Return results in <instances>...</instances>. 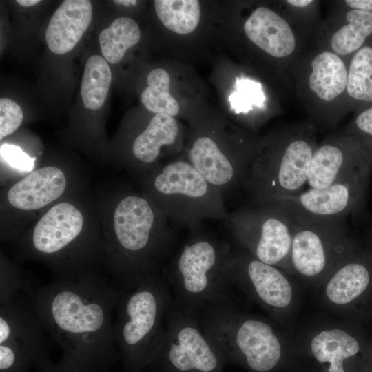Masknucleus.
I'll return each mask as SVG.
<instances>
[{"mask_svg":"<svg viewBox=\"0 0 372 372\" xmlns=\"http://www.w3.org/2000/svg\"><path fill=\"white\" fill-rule=\"evenodd\" d=\"M22 291L74 372H110L120 360L112 313L123 291L111 280L94 273L42 285L30 276Z\"/></svg>","mask_w":372,"mask_h":372,"instance_id":"f257e3e1","label":"nucleus"},{"mask_svg":"<svg viewBox=\"0 0 372 372\" xmlns=\"http://www.w3.org/2000/svg\"><path fill=\"white\" fill-rule=\"evenodd\" d=\"M105 207H99L103 265L111 282L122 291H129L161 271L176 236L167 218L142 192L119 189L110 194Z\"/></svg>","mask_w":372,"mask_h":372,"instance_id":"f03ea898","label":"nucleus"},{"mask_svg":"<svg viewBox=\"0 0 372 372\" xmlns=\"http://www.w3.org/2000/svg\"><path fill=\"white\" fill-rule=\"evenodd\" d=\"M93 207L72 193L49 207L16 241L17 259L42 262L56 278L98 273L103 240Z\"/></svg>","mask_w":372,"mask_h":372,"instance_id":"7ed1b4c3","label":"nucleus"},{"mask_svg":"<svg viewBox=\"0 0 372 372\" xmlns=\"http://www.w3.org/2000/svg\"><path fill=\"white\" fill-rule=\"evenodd\" d=\"M195 317L225 364L249 372H290L294 366L293 334L269 317L247 311L232 293L212 299Z\"/></svg>","mask_w":372,"mask_h":372,"instance_id":"20e7f679","label":"nucleus"},{"mask_svg":"<svg viewBox=\"0 0 372 372\" xmlns=\"http://www.w3.org/2000/svg\"><path fill=\"white\" fill-rule=\"evenodd\" d=\"M313 125H285L260 138L242 187L251 205L300 193L317 147Z\"/></svg>","mask_w":372,"mask_h":372,"instance_id":"39448f33","label":"nucleus"},{"mask_svg":"<svg viewBox=\"0 0 372 372\" xmlns=\"http://www.w3.org/2000/svg\"><path fill=\"white\" fill-rule=\"evenodd\" d=\"M172 302L171 291L162 271L123 292L114 322L122 372L147 371L164 336L165 317Z\"/></svg>","mask_w":372,"mask_h":372,"instance_id":"423d86ee","label":"nucleus"},{"mask_svg":"<svg viewBox=\"0 0 372 372\" xmlns=\"http://www.w3.org/2000/svg\"><path fill=\"white\" fill-rule=\"evenodd\" d=\"M231 243L221 240L202 225L189 230L184 244L162 271L174 304L195 316L208 302L231 293L226 271Z\"/></svg>","mask_w":372,"mask_h":372,"instance_id":"0eeeda50","label":"nucleus"},{"mask_svg":"<svg viewBox=\"0 0 372 372\" xmlns=\"http://www.w3.org/2000/svg\"><path fill=\"white\" fill-rule=\"evenodd\" d=\"M139 180L141 192L176 227L190 230L228 217L223 196L187 159L161 163Z\"/></svg>","mask_w":372,"mask_h":372,"instance_id":"6e6552de","label":"nucleus"},{"mask_svg":"<svg viewBox=\"0 0 372 372\" xmlns=\"http://www.w3.org/2000/svg\"><path fill=\"white\" fill-rule=\"evenodd\" d=\"M228 279L268 317L291 334L297 329L301 291L291 275L231 245L226 261Z\"/></svg>","mask_w":372,"mask_h":372,"instance_id":"1a4fd4ad","label":"nucleus"},{"mask_svg":"<svg viewBox=\"0 0 372 372\" xmlns=\"http://www.w3.org/2000/svg\"><path fill=\"white\" fill-rule=\"evenodd\" d=\"M358 324L328 315L311 319L294 334L296 362L321 372H370L367 353L371 342Z\"/></svg>","mask_w":372,"mask_h":372,"instance_id":"9d476101","label":"nucleus"},{"mask_svg":"<svg viewBox=\"0 0 372 372\" xmlns=\"http://www.w3.org/2000/svg\"><path fill=\"white\" fill-rule=\"evenodd\" d=\"M260 138L222 125L194 129L187 159L224 196L242 187L259 148Z\"/></svg>","mask_w":372,"mask_h":372,"instance_id":"9b49d317","label":"nucleus"},{"mask_svg":"<svg viewBox=\"0 0 372 372\" xmlns=\"http://www.w3.org/2000/svg\"><path fill=\"white\" fill-rule=\"evenodd\" d=\"M291 63L298 94L312 119L335 126L349 109L348 63L320 47Z\"/></svg>","mask_w":372,"mask_h":372,"instance_id":"f8f14e48","label":"nucleus"},{"mask_svg":"<svg viewBox=\"0 0 372 372\" xmlns=\"http://www.w3.org/2000/svg\"><path fill=\"white\" fill-rule=\"evenodd\" d=\"M359 249L344 224L293 221L291 275L317 291L335 269Z\"/></svg>","mask_w":372,"mask_h":372,"instance_id":"ddd939ff","label":"nucleus"},{"mask_svg":"<svg viewBox=\"0 0 372 372\" xmlns=\"http://www.w3.org/2000/svg\"><path fill=\"white\" fill-rule=\"evenodd\" d=\"M45 329L20 291L0 302V372H28L52 363Z\"/></svg>","mask_w":372,"mask_h":372,"instance_id":"4468645a","label":"nucleus"},{"mask_svg":"<svg viewBox=\"0 0 372 372\" xmlns=\"http://www.w3.org/2000/svg\"><path fill=\"white\" fill-rule=\"evenodd\" d=\"M237 245L255 258L291 274V218L273 205H251L225 220Z\"/></svg>","mask_w":372,"mask_h":372,"instance_id":"2eb2a0df","label":"nucleus"},{"mask_svg":"<svg viewBox=\"0 0 372 372\" xmlns=\"http://www.w3.org/2000/svg\"><path fill=\"white\" fill-rule=\"evenodd\" d=\"M165 333L146 372H225V363L194 316L173 302L167 310Z\"/></svg>","mask_w":372,"mask_h":372,"instance_id":"dca6fc26","label":"nucleus"},{"mask_svg":"<svg viewBox=\"0 0 372 372\" xmlns=\"http://www.w3.org/2000/svg\"><path fill=\"white\" fill-rule=\"evenodd\" d=\"M371 168L354 172L322 189L278 197L265 204L277 206L295 222L343 224L349 215L363 207ZM263 204V205H265Z\"/></svg>","mask_w":372,"mask_h":372,"instance_id":"f3484780","label":"nucleus"},{"mask_svg":"<svg viewBox=\"0 0 372 372\" xmlns=\"http://www.w3.org/2000/svg\"><path fill=\"white\" fill-rule=\"evenodd\" d=\"M316 291L319 305L327 314L358 324L372 320V256L360 249Z\"/></svg>","mask_w":372,"mask_h":372,"instance_id":"a211bd4d","label":"nucleus"},{"mask_svg":"<svg viewBox=\"0 0 372 372\" xmlns=\"http://www.w3.org/2000/svg\"><path fill=\"white\" fill-rule=\"evenodd\" d=\"M72 183L68 168L48 165L34 169L7 189L1 209L19 217L46 209L72 193Z\"/></svg>","mask_w":372,"mask_h":372,"instance_id":"6ab92c4d","label":"nucleus"},{"mask_svg":"<svg viewBox=\"0 0 372 372\" xmlns=\"http://www.w3.org/2000/svg\"><path fill=\"white\" fill-rule=\"evenodd\" d=\"M367 167L370 166L358 145L341 131L327 137L317 146L307 183L310 188L322 189Z\"/></svg>","mask_w":372,"mask_h":372,"instance_id":"aec40b11","label":"nucleus"},{"mask_svg":"<svg viewBox=\"0 0 372 372\" xmlns=\"http://www.w3.org/2000/svg\"><path fill=\"white\" fill-rule=\"evenodd\" d=\"M243 32L248 41L268 57L291 64L298 39L286 16L267 7L256 8L246 19Z\"/></svg>","mask_w":372,"mask_h":372,"instance_id":"412c9836","label":"nucleus"},{"mask_svg":"<svg viewBox=\"0 0 372 372\" xmlns=\"http://www.w3.org/2000/svg\"><path fill=\"white\" fill-rule=\"evenodd\" d=\"M180 139L181 130L175 117L154 114L132 140L128 156L123 162L125 169L140 179L161 164L159 159L163 148L176 152Z\"/></svg>","mask_w":372,"mask_h":372,"instance_id":"4be33fe9","label":"nucleus"},{"mask_svg":"<svg viewBox=\"0 0 372 372\" xmlns=\"http://www.w3.org/2000/svg\"><path fill=\"white\" fill-rule=\"evenodd\" d=\"M92 17L90 1H63L52 14L45 30L50 50L56 54L70 52L86 32Z\"/></svg>","mask_w":372,"mask_h":372,"instance_id":"5701e85b","label":"nucleus"},{"mask_svg":"<svg viewBox=\"0 0 372 372\" xmlns=\"http://www.w3.org/2000/svg\"><path fill=\"white\" fill-rule=\"evenodd\" d=\"M321 48L342 58L347 63L358 50L367 45L372 37V12L347 8L333 20L324 33Z\"/></svg>","mask_w":372,"mask_h":372,"instance_id":"b1692460","label":"nucleus"},{"mask_svg":"<svg viewBox=\"0 0 372 372\" xmlns=\"http://www.w3.org/2000/svg\"><path fill=\"white\" fill-rule=\"evenodd\" d=\"M348 107L372 105V45L353 54L347 64Z\"/></svg>","mask_w":372,"mask_h":372,"instance_id":"393cba45","label":"nucleus"},{"mask_svg":"<svg viewBox=\"0 0 372 372\" xmlns=\"http://www.w3.org/2000/svg\"><path fill=\"white\" fill-rule=\"evenodd\" d=\"M140 39V28L133 19L117 18L109 27L102 30L99 35L103 57L110 63H118L126 52L138 43Z\"/></svg>","mask_w":372,"mask_h":372,"instance_id":"a878e982","label":"nucleus"},{"mask_svg":"<svg viewBox=\"0 0 372 372\" xmlns=\"http://www.w3.org/2000/svg\"><path fill=\"white\" fill-rule=\"evenodd\" d=\"M112 81L107 61L101 56H91L86 61L80 93L86 109L97 110L103 105Z\"/></svg>","mask_w":372,"mask_h":372,"instance_id":"bb28decb","label":"nucleus"},{"mask_svg":"<svg viewBox=\"0 0 372 372\" xmlns=\"http://www.w3.org/2000/svg\"><path fill=\"white\" fill-rule=\"evenodd\" d=\"M158 18L169 30L187 34L198 26L201 16L200 4L196 0H156Z\"/></svg>","mask_w":372,"mask_h":372,"instance_id":"cd10ccee","label":"nucleus"},{"mask_svg":"<svg viewBox=\"0 0 372 372\" xmlns=\"http://www.w3.org/2000/svg\"><path fill=\"white\" fill-rule=\"evenodd\" d=\"M147 86L141 94L142 104L148 111L175 117L180 107L169 92L170 77L163 68L152 70L147 76Z\"/></svg>","mask_w":372,"mask_h":372,"instance_id":"c85d7f7f","label":"nucleus"},{"mask_svg":"<svg viewBox=\"0 0 372 372\" xmlns=\"http://www.w3.org/2000/svg\"><path fill=\"white\" fill-rule=\"evenodd\" d=\"M342 131L358 145L372 169V105L358 110Z\"/></svg>","mask_w":372,"mask_h":372,"instance_id":"c756f323","label":"nucleus"},{"mask_svg":"<svg viewBox=\"0 0 372 372\" xmlns=\"http://www.w3.org/2000/svg\"><path fill=\"white\" fill-rule=\"evenodd\" d=\"M0 302L22 291L30 275L10 261L1 253Z\"/></svg>","mask_w":372,"mask_h":372,"instance_id":"7c9ffc66","label":"nucleus"},{"mask_svg":"<svg viewBox=\"0 0 372 372\" xmlns=\"http://www.w3.org/2000/svg\"><path fill=\"white\" fill-rule=\"evenodd\" d=\"M23 114L21 107L13 100L0 99V139L14 133L21 125Z\"/></svg>","mask_w":372,"mask_h":372,"instance_id":"2f4dec72","label":"nucleus"},{"mask_svg":"<svg viewBox=\"0 0 372 372\" xmlns=\"http://www.w3.org/2000/svg\"><path fill=\"white\" fill-rule=\"evenodd\" d=\"M0 152L1 159L11 168L28 173L34 169L36 157H30L19 146L5 143Z\"/></svg>","mask_w":372,"mask_h":372,"instance_id":"473e14b6","label":"nucleus"},{"mask_svg":"<svg viewBox=\"0 0 372 372\" xmlns=\"http://www.w3.org/2000/svg\"><path fill=\"white\" fill-rule=\"evenodd\" d=\"M342 2L349 9L372 12V0H346Z\"/></svg>","mask_w":372,"mask_h":372,"instance_id":"72a5a7b5","label":"nucleus"},{"mask_svg":"<svg viewBox=\"0 0 372 372\" xmlns=\"http://www.w3.org/2000/svg\"><path fill=\"white\" fill-rule=\"evenodd\" d=\"M39 372H74L65 362L61 361L54 364L52 362L39 370Z\"/></svg>","mask_w":372,"mask_h":372,"instance_id":"f704fd0d","label":"nucleus"},{"mask_svg":"<svg viewBox=\"0 0 372 372\" xmlns=\"http://www.w3.org/2000/svg\"><path fill=\"white\" fill-rule=\"evenodd\" d=\"M290 372H321L318 369L301 362H296Z\"/></svg>","mask_w":372,"mask_h":372,"instance_id":"c9c22d12","label":"nucleus"},{"mask_svg":"<svg viewBox=\"0 0 372 372\" xmlns=\"http://www.w3.org/2000/svg\"><path fill=\"white\" fill-rule=\"evenodd\" d=\"M17 2L23 7H31L41 2L39 0H17Z\"/></svg>","mask_w":372,"mask_h":372,"instance_id":"e433bc0d","label":"nucleus"},{"mask_svg":"<svg viewBox=\"0 0 372 372\" xmlns=\"http://www.w3.org/2000/svg\"><path fill=\"white\" fill-rule=\"evenodd\" d=\"M367 364L369 371L372 372V342L369 347L367 353Z\"/></svg>","mask_w":372,"mask_h":372,"instance_id":"4c0bfd02","label":"nucleus"},{"mask_svg":"<svg viewBox=\"0 0 372 372\" xmlns=\"http://www.w3.org/2000/svg\"><path fill=\"white\" fill-rule=\"evenodd\" d=\"M114 3H118V4H122V5H124V6H131V5H136V1H121V0H119V1H114Z\"/></svg>","mask_w":372,"mask_h":372,"instance_id":"58836bf2","label":"nucleus"},{"mask_svg":"<svg viewBox=\"0 0 372 372\" xmlns=\"http://www.w3.org/2000/svg\"><path fill=\"white\" fill-rule=\"evenodd\" d=\"M371 242H372V233H371ZM367 252L372 256V246H371V249Z\"/></svg>","mask_w":372,"mask_h":372,"instance_id":"ea45409f","label":"nucleus"}]
</instances>
